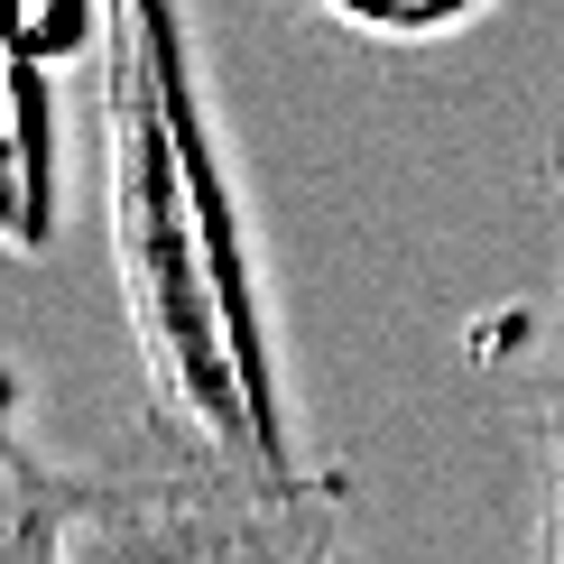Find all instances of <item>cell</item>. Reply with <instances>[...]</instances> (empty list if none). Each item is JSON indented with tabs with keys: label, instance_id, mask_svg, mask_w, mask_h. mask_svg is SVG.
Masks as SVG:
<instances>
[{
	"label": "cell",
	"instance_id": "1",
	"mask_svg": "<svg viewBox=\"0 0 564 564\" xmlns=\"http://www.w3.org/2000/svg\"><path fill=\"white\" fill-rule=\"evenodd\" d=\"M343 546V481H288L158 389L93 463H46L10 426V564L46 555H324Z\"/></svg>",
	"mask_w": 564,
	"mask_h": 564
},
{
	"label": "cell",
	"instance_id": "3",
	"mask_svg": "<svg viewBox=\"0 0 564 564\" xmlns=\"http://www.w3.org/2000/svg\"><path fill=\"white\" fill-rule=\"evenodd\" d=\"M315 19H334L343 37H370V46H444L463 29H481L500 0H305Z\"/></svg>",
	"mask_w": 564,
	"mask_h": 564
},
{
	"label": "cell",
	"instance_id": "4",
	"mask_svg": "<svg viewBox=\"0 0 564 564\" xmlns=\"http://www.w3.org/2000/svg\"><path fill=\"white\" fill-rule=\"evenodd\" d=\"M536 176H546L555 195H564V111H555V130H546V149H536Z\"/></svg>",
	"mask_w": 564,
	"mask_h": 564
},
{
	"label": "cell",
	"instance_id": "2",
	"mask_svg": "<svg viewBox=\"0 0 564 564\" xmlns=\"http://www.w3.org/2000/svg\"><path fill=\"white\" fill-rule=\"evenodd\" d=\"M528 444H536V555L564 564V250H555V315L528 351Z\"/></svg>",
	"mask_w": 564,
	"mask_h": 564
}]
</instances>
